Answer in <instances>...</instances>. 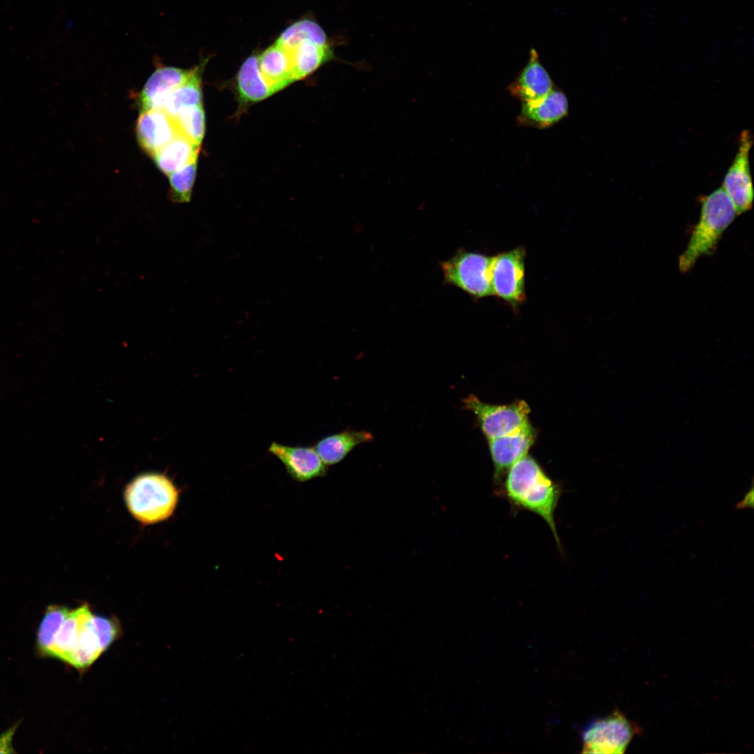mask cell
<instances>
[{
  "label": "cell",
  "mask_w": 754,
  "mask_h": 754,
  "mask_svg": "<svg viewBox=\"0 0 754 754\" xmlns=\"http://www.w3.org/2000/svg\"><path fill=\"white\" fill-rule=\"evenodd\" d=\"M494 256L459 250L441 263L444 281L475 299L493 296L491 267Z\"/></svg>",
  "instance_id": "obj_4"
},
{
  "label": "cell",
  "mask_w": 754,
  "mask_h": 754,
  "mask_svg": "<svg viewBox=\"0 0 754 754\" xmlns=\"http://www.w3.org/2000/svg\"><path fill=\"white\" fill-rule=\"evenodd\" d=\"M17 725V724L14 725L0 734V753H15L12 746V739Z\"/></svg>",
  "instance_id": "obj_27"
},
{
  "label": "cell",
  "mask_w": 754,
  "mask_h": 754,
  "mask_svg": "<svg viewBox=\"0 0 754 754\" xmlns=\"http://www.w3.org/2000/svg\"><path fill=\"white\" fill-rule=\"evenodd\" d=\"M753 135L746 129L739 138L738 150L724 177L722 187L734 206L737 215L749 211L754 197L749 154Z\"/></svg>",
  "instance_id": "obj_9"
},
{
  "label": "cell",
  "mask_w": 754,
  "mask_h": 754,
  "mask_svg": "<svg viewBox=\"0 0 754 754\" xmlns=\"http://www.w3.org/2000/svg\"><path fill=\"white\" fill-rule=\"evenodd\" d=\"M637 726L619 710L607 716L591 722L582 734L584 753H623L633 737Z\"/></svg>",
  "instance_id": "obj_5"
},
{
  "label": "cell",
  "mask_w": 754,
  "mask_h": 754,
  "mask_svg": "<svg viewBox=\"0 0 754 754\" xmlns=\"http://www.w3.org/2000/svg\"><path fill=\"white\" fill-rule=\"evenodd\" d=\"M173 119L180 134L200 146L205 133L202 105L185 108Z\"/></svg>",
  "instance_id": "obj_23"
},
{
  "label": "cell",
  "mask_w": 754,
  "mask_h": 754,
  "mask_svg": "<svg viewBox=\"0 0 754 754\" xmlns=\"http://www.w3.org/2000/svg\"><path fill=\"white\" fill-rule=\"evenodd\" d=\"M283 49L290 56L295 81L308 76L332 57L329 45H321L309 39Z\"/></svg>",
  "instance_id": "obj_20"
},
{
  "label": "cell",
  "mask_w": 754,
  "mask_h": 754,
  "mask_svg": "<svg viewBox=\"0 0 754 754\" xmlns=\"http://www.w3.org/2000/svg\"><path fill=\"white\" fill-rule=\"evenodd\" d=\"M700 220L693 229L686 249L679 258L682 273L690 270L699 258L714 251L723 233L737 216L729 196L721 186L702 196Z\"/></svg>",
  "instance_id": "obj_2"
},
{
  "label": "cell",
  "mask_w": 754,
  "mask_h": 754,
  "mask_svg": "<svg viewBox=\"0 0 754 754\" xmlns=\"http://www.w3.org/2000/svg\"><path fill=\"white\" fill-rule=\"evenodd\" d=\"M69 609L59 605L49 606L40 624L37 644L40 653L49 656L55 635Z\"/></svg>",
  "instance_id": "obj_25"
},
{
  "label": "cell",
  "mask_w": 754,
  "mask_h": 754,
  "mask_svg": "<svg viewBox=\"0 0 754 754\" xmlns=\"http://www.w3.org/2000/svg\"><path fill=\"white\" fill-rule=\"evenodd\" d=\"M268 452L280 460L290 477L298 482H306L326 475L327 466L313 447L290 446L272 442Z\"/></svg>",
  "instance_id": "obj_10"
},
{
  "label": "cell",
  "mask_w": 754,
  "mask_h": 754,
  "mask_svg": "<svg viewBox=\"0 0 754 754\" xmlns=\"http://www.w3.org/2000/svg\"><path fill=\"white\" fill-rule=\"evenodd\" d=\"M534 438V431L528 422L512 433L489 439L497 484H499L501 475L506 469L526 455Z\"/></svg>",
  "instance_id": "obj_13"
},
{
  "label": "cell",
  "mask_w": 754,
  "mask_h": 754,
  "mask_svg": "<svg viewBox=\"0 0 754 754\" xmlns=\"http://www.w3.org/2000/svg\"><path fill=\"white\" fill-rule=\"evenodd\" d=\"M200 145L179 133L151 157L156 167L169 175L186 164L198 159Z\"/></svg>",
  "instance_id": "obj_21"
},
{
  "label": "cell",
  "mask_w": 754,
  "mask_h": 754,
  "mask_svg": "<svg viewBox=\"0 0 754 754\" xmlns=\"http://www.w3.org/2000/svg\"><path fill=\"white\" fill-rule=\"evenodd\" d=\"M236 89L239 101L243 104L263 101L277 92L262 74L256 56L249 57L241 66Z\"/></svg>",
  "instance_id": "obj_17"
},
{
  "label": "cell",
  "mask_w": 754,
  "mask_h": 754,
  "mask_svg": "<svg viewBox=\"0 0 754 754\" xmlns=\"http://www.w3.org/2000/svg\"><path fill=\"white\" fill-rule=\"evenodd\" d=\"M568 113L566 96L562 91L553 88L539 100L522 103L517 121L520 125L544 128L557 123Z\"/></svg>",
  "instance_id": "obj_14"
},
{
  "label": "cell",
  "mask_w": 754,
  "mask_h": 754,
  "mask_svg": "<svg viewBox=\"0 0 754 754\" xmlns=\"http://www.w3.org/2000/svg\"><path fill=\"white\" fill-rule=\"evenodd\" d=\"M304 39L328 45L324 31L317 23L309 20H302L291 24L280 35L275 43L287 48Z\"/></svg>",
  "instance_id": "obj_24"
},
{
  "label": "cell",
  "mask_w": 754,
  "mask_h": 754,
  "mask_svg": "<svg viewBox=\"0 0 754 754\" xmlns=\"http://www.w3.org/2000/svg\"><path fill=\"white\" fill-rule=\"evenodd\" d=\"M498 491L514 509L531 511L542 518L561 548L554 514L562 490L533 458L525 455L509 468Z\"/></svg>",
  "instance_id": "obj_1"
},
{
  "label": "cell",
  "mask_w": 754,
  "mask_h": 754,
  "mask_svg": "<svg viewBox=\"0 0 754 754\" xmlns=\"http://www.w3.org/2000/svg\"><path fill=\"white\" fill-rule=\"evenodd\" d=\"M119 621L92 615L85 622L68 664L80 671L87 670L121 635Z\"/></svg>",
  "instance_id": "obj_7"
},
{
  "label": "cell",
  "mask_w": 754,
  "mask_h": 754,
  "mask_svg": "<svg viewBox=\"0 0 754 754\" xmlns=\"http://www.w3.org/2000/svg\"><path fill=\"white\" fill-rule=\"evenodd\" d=\"M554 88L548 72L540 64L538 52L530 51L529 59L516 80L508 87L512 96L522 103H529L545 97Z\"/></svg>",
  "instance_id": "obj_15"
},
{
  "label": "cell",
  "mask_w": 754,
  "mask_h": 754,
  "mask_svg": "<svg viewBox=\"0 0 754 754\" xmlns=\"http://www.w3.org/2000/svg\"><path fill=\"white\" fill-rule=\"evenodd\" d=\"M193 69L194 67L183 69L163 65L157 66L139 94L140 111L163 109L168 96L189 78Z\"/></svg>",
  "instance_id": "obj_12"
},
{
  "label": "cell",
  "mask_w": 754,
  "mask_h": 754,
  "mask_svg": "<svg viewBox=\"0 0 754 754\" xmlns=\"http://www.w3.org/2000/svg\"><path fill=\"white\" fill-rule=\"evenodd\" d=\"M135 131L140 147L151 156L179 133L163 109L141 110Z\"/></svg>",
  "instance_id": "obj_11"
},
{
  "label": "cell",
  "mask_w": 754,
  "mask_h": 754,
  "mask_svg": "<svg viewBox=\"0 0 754 754\" xmlns=\"http://www.w3.org/2000/svg\"><path fill=\"white\" fill-rule=\"evenodd\" d=\"M124 496L130 514L141 524L148 525L166 520L172 515L179 491L166 475L148 473L130 482Z\"/></svg>",
  "instance_id": "obj_3"
},
{
  "label": "cell",
  "mask_w": 754,
  "mask_h": 754,
  "mask_svg": "<svg viewBox=\"0 0 754 754\" xmlns=\"http://www.w3.org/2000/svg\"><path fill=\"white\" fill-rule=\"evenodd\" d=\"M197 170L195 160L168 175L170 200L175 203H186L191 200Z\"/></svg>",
  "instance_id": "obj_26"
},
{
  "label": "cell",
  "mask_w": 754,
  "mask_h": 754,
  "mask_svg": "<svg viewBox=\"0 0 754 754\" xmlns=\"http://www.w3.org/2000/svg\"><path fill=\"white\" fill-rule=\"evenodd\" d=\"M92 614L88 604L69 609L55 635L49 656L68 663L77 644L82 628Z\"/></svg>",
  "instance_id": "obj_16"
},
{
  "label": "cell",
  "mask_w": 754,
  "mask_h": 754,
  "mask_svg": "<svg viewBox=\"0 0 754 754\" xmlns=\"http://www.w3.org/2000/svg\"><path fill=\"white\" fill-rule=\"evenodd\" d=\"M258 61L262 74L277 91L295 82L290 56L276 43L259 55Z\"/></svg>",
  "instance_id": "obj_19"
},
{
  "label": "cell",
  "mask_w": 754,
  "mask_h": 754,
  "mask_svg": "<svg viewBox=\"0 0 754 754\" xmlns=\"http://www.w3.org/2000/svg\"><path fill=\"white\" fill-rule=\"evenodd\" d=\"M203 64L194 67L189 78L172 91L165 100L163 109L174 119L184 108L202 105V73Z\"/></svg>",
  "instance_id": "obj_22"
},
{
  "label": "cell",
  "mask_w": 754,
  "mask_h": 754,
  "mask_svg": "<svg viewBox=\"0 0 754 754\" xmlns=\"http://www.w3.org/2000/svg\"><path fill=\"white\" fill-rule=\"evenodd\" d=\"M466 408L473 412L488 439L512 433L528 422L530 409L524 401L508 405L485 404L474 395L464 399Z\"/></svg>",
  "instance_id": "obj_8"
},
{
  "label": "cell",
  "mask_w": 754,
  "mask_h": 754,
  "mask_svg": "<svg viewBox=\"0 0 754 754\" xmlns=\"http://www.w3.org/2000/svg\"><path fill=\"white\" fill-rule=\"evenodd\" d=\"M525 256L524 247L494 256L491 280L492 295L513 308H517L526 298Z\"/></svg>",
  "instance_id": "obj_6"
},
{
  "label": "cell",
  "mask_w": 754,
  "mask_h": 754,
  "mask_svg": "<svg viewBox=\"0 0 754 754\" xmlns=\"http://www.w3.org/2000/svg\"><path fill=\"white\" fill-rule=\"evenodd\" d=\"M373 440L369 431L347 429L323 437L313 448L324 464L331 466L342 461L357 445Z\"/></svg>",
  "instance_id": "obj_18"
},
{
  "label": "cell",
  "mask_w": 754,
  "mask_h": 754,
  "mask_svg": "<svg viewBox=\"0 0 754 754\" xmlns=\"http://www.w3.org/2000/svg\"><path fill=\"white\" fill-rule=\"evenodd\" d=\"M753 487H751L750 491H748L745 494V496H744V498L742 499V501L738 502L736 504V508L737 509H740V508H747V507L753 508Z\"/></svg>",
  "instance_id": "obj_28"
}]
</instances>
